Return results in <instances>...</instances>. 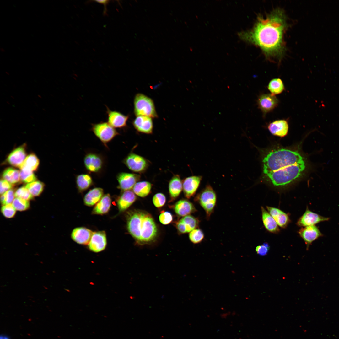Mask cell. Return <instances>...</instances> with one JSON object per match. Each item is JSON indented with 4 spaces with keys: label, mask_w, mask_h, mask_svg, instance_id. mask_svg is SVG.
Masks as SVG:
<instances>
[{
    "label": "cell",
    "mask_w": 339,
    "mask_h": 339,
    "mask_svg": "<svg viewBox=\"0 0 339 339\" xmlns=\"http://www.w3.org/2000/svg\"><path fill=\"white\" fill-rule=\"evenodd\" d=\"M287 25L283 10L277 8L259 16L252 28L241 36L260 48L267 58L280 60L285 51L283 38Z\"/></svg>",
    "instance_id": "1"
},
{
    "label": "cell",
    "mask_w": 339,
    "mask_h": 339,
    "mask_svg": "<svg viewBox=\"0 0 339 339\" xmlns=\"http://www.w3.org/2000/svg\"><path fill=\"white\" fill-rule=\"evenodd\" d=\"M263 172L272 184L284 187L295 181L306 168L304 157L297 151L281 148L269 152L262 160Z\"/></svg>",
    "instance_id": "2"
},
{
    "label": "cell",
    "mask_w": 339,
    "mask_h": 339,
    "mask_svg": "<svg viewBox=\"0 0 339 339\" xmlns=\"http://www.w3.org/2000/svg\"><path fill=\"white\" fill-rule=\"evenodd\" d=\"M126 220L128 232L138 245L150 244L155 240L158 228L149 213L139 210L130 211L127 213Z\"/></svg>",
    "instance_id": "3"
},
{
    "label": "cell",
    "mask_w": 339,
    "mask_h": 339,
    "mask_svg": "<svg viewBox=\"0 0 339 339\" xmlns=\"http://www.w3.org/2000/svg\"><path fill=\"white\" fill-rule=\"evenodd\" d=\"M134 112L137 116L158 117L153 101L147 96L142 94H137L134 98Z\"/></svg>",
    "instance_id": "4"
},
{
    "label": "cell",
    "mask_w": 339,
    "mask_h": 339,
    "mask_svg": "<svg viewBox=\"0 0 339 339\" xmlns=\"http://www.w3.org/2000/svg\"><path fill=\"white\" fill-rule=\"evenodd\" d=\"M195 199L205 211L207 218L209 219L213 212L217 201L216 194L213 188L209 184L207 185Z\"/></svg>",
    "instance_id": "5"
},
{
    "label": "cell",
    "mask_w": 339,
    "mask_h": 339,
    "mask_svg": "<svg viewBox=\"0 0 339 339\" xmlns=\"http://www.w3.org/2000/svg\"><path fill=\"white\" fill-rule=\"evenodd\" d=\"M92 130L105 147L107 144L119 135L115 128L108 122L93 124Z\"/></svg>",
    "instance_id": "6"
},
{
    "label": "cell",
    "mask_w": 339,
    "mask_h": 339,
    "mask_svg": "<svg viewBox=\"0 0 339 339\" xmlns=\"http://www.w3.org/2000/svg\"><path fill=\"white\" fill-rule=\"evenodd\" d=\"M123 163L131 170L139 173L144 172L149 166L146 159L133 153H129L123 159Z\"/></svg>",
    "instance_id": "7"
},
{
    "label": "cell",
    "mask_w": 339,
    "mask_h": 339,
    "mask_svg": "<svg viewBox=\"0 0 339 339\" xmlns=\"http://www.w3.org/2000/svg\"><path fill=\"white\" fill-rule=\"evenodd\" d=\"M330 218L321 216L310 210L307 207L303 215L299 219L296 224L299 227L315 225L321 222L328 221Z\"/></svg>",
    "instance_id": "8"
},
{
    "label": "cell",
    "mask_w": 339,
    "mask_h": 339,
    "mask_svg": "<svg viewBox=\"0 0 339 339\" xmlns=\"http://www.w3.org/2000/svg\"><path fill=\"white\" fill-rule=\"evenodd\" d=\"M84 164L87 170L91 173H97L103 168V158L99 154L89 153L86 154L83 159Z\"/></svg>",
    "instance_id": "9"
},
{
    "label": "cell",
    "mask_w": 339,
    "mask_h": 339,
    "mask_svg": "<svg viewBox=\"0 0 339 339\" xmlns=\"http://www.w3.org/2000/svg\"><path fill=\"white\" fill-rule=\"evenodd\" d=\"M298 233L305 242L307 250L313 242L323 235L316 225L302 227L298 231Z\"/></svg>",
    "instance_id": "10"
},
{
    "label": "cell",
    "mask_w": 339,
    "mask_h": 339,
    "mask_svg": "<svg viewBox=\"0 0 339 339\" xmlns=\"http://www.w3.org/2000/svg\"><path fill=\"white\" fill-rule=\"evenodd\" d=\"M277 98L271 94H262L260 95L257 100L259 108L262 111L264 116L272 110L278 105Z\"/></svg>",
    "instance_id": "11"
},
{
    "label": "cell",
    "mask_w": 339,
    "mask_h": 339,
    "mask_svg": "<svg viewBox=\"0 0 339 339\" xmlns=\"http://www.w3.org/2000/svg\"><path fill=\"white\" fill-rule=\"evenodd\" d=\"M140 178V175L137 174L123 172L119 173L116 175L119 184L118 187L123 191L130 190Z\"/></svg>",
    "instance_id": "12"
},
{
    "label": "cell",
    "mask_w": 339,
    "mask_h": 339,
    "mask_svg": "<svg viewBox=\"0 0 339 339\" xmlns=\"http://www.w3.org/2000/svg\"><path fill=\"white\" fill-rule=\"evenodd\" d=\"M202 179V176L195 175L188 177L184 180L183 189L186 197L189 199L195 194Z\"/></svg>",
    "instance_id": "13"
},
{
    "label": "cell",
    "mask_w": 339,
    "mask_h": 339,
    "mask_svg": "<svg viewBox=\"0 0 339 339\" xmlns=\"http://www.w3.org/2000/svg\"><path fill=\"white\" fill-rule=\"evenodd\" d=\"M106 244V234L102 231L94 232L88 245L91 251L98 252L104 250Z\"/></svg>",
    "instance_id": "14"
},
{
    "label": "cell",
    "mask_w": 339,
    "mask_h": 339,
    "mask_svg": "<svg viewBox=\"0 0 339 339\" xmlns=\"http://www.w3.org/2000/svg\"><path fill=\"white\" fill-rule=\"evenodd\" d=\"M199 220L191 215L184 217L176 224V227L181 234L190 232L198 226Z\"/></svg>",
    "instance_id": "15"
},
{
    "label": "cell",
    "mask_w": 339,
    "mask_h": 339,
    "mask_svg": "<svg viewBox=\"0 0 339 339\" xmlns=\"http://www.w3.org/2000/svg\"><path fill=\"white\" fill-rule=\"evenodd\" d=\"M133 126L138 132L147 134L152 133L153 129L152 118L145 116H139L133 121Z\"/></svg>",
    "instance_id": "16"
},
{
    "label": "cell",
    "mask_w": 339,
    "mask_h": 339,
    "mask_svg": "<svg viewBox=\"0 0 339 339\" xmlns=\"http://www.w3.org/2000/svg\"><path fill=\"white\" fill-rule=\"evenodd\" d=\"M108 122L115 128H123L126 126L129 116L107 108Z\"/></svg>",
    "instance_id": "17"
},
{
    "label": "cell",
    "mask_w": 339,
    "mask_h": 339,
    "mask_svg": "<svg viewBox=\"0 0 339 339\" xmlns=\"http://www.w3.org/2000/svg\"><path fill=\"white\" fill-rule=\"evenodd\" d=\"M94 232L85 227H77L73 230L71 238L73 240L78 244L88 245Z\"/></svg>",
    "instance_id": "18"
},
{
    "label": "cell",
    "mask_w": 339,
    "mask_h": 339,
    "mask_svg": "<svg viewBox=\"0 0 339 339\" xmlns=\"http://www.w3.org/2000/svg\"><path fill=\"white\" fill-rule=\"evenodd\" d=\"M288 128V122L284 119L275 120L270 123L268 126V129L272 134L281 137L287 135Z\"/></svg>",
    "instance_id": "19"
},
{
    "label": "cell",
    "mask_w": 339,
    "mask_h": 339,
    "mask_svg": "<svg viewBox=\"0 0 339 339\" xmlns=\"http://www.w3.org/2000/svg\"><path fill=\"white\" fill-rule=\"evenodd\" d=\"M266 207L278 226L282 228L287 227L291 221L288 214L277 208L268 206Z\"/></svg>",
    "instance_id": "20"
},
{
    "label": "cell",
    "mask_w": 339,
    "mask_h": 339,
    "mask_svg": "<svg viewBox=\"0 0 339 339\" xmlns=\"http://www.w3.org/2000/svg\"><path fill=\"white\" fill-rule=\"evenodd\" d=\"M26 156L25 148L21 146L14 149L9 154L7 161L12 166L20 169L26 158Z\"/></svg>",
    "instance_id": "21"
},
{
    "label": "cell",
    "mask_w": 339,
    "mask_h": 339,
    "mask_svg": "<svg viewBox=\"0 0 339 339\" xmlns=\"http://www.w3.org/2000/svg\"><path fill=\"white\" fill-rule=\"evenodd\" d=\"M137 197L131 191H124L119 198L117 204L120 212H123L128 208L136 201Z\"/></svg>",
    "instance_id": "22"
},
{
    "label": "cell",
    "mask_w": 339,
    "mask_h": 339,
    "mask_svg": "<svg viewBox=\"0 0 339 339\" xmlns=\"http://www.w3.org/2000/svg\"><path fill=\"white\" fill-rule=\"evenodd\" d=\"M174 210L178 215L183 217L190 215L196 211L191 202L185 199L181 200L177 202L174 206Z\"/></svg>",
    "instance_id": "23"
},
{
    "label": "cell",
    "mask_w": 339,
    "mask_h": 339,
    "mask_svg": "<svg viewBox=\"0 0 339 339\" xmlns=\"http://www.w3.org/2000/svg\"><path fill=\"white\" fill-rule=\"evenodd\" d=\"M261 211L262 221L266 229L272 233H278L280 229L273 217L262 206L261 207Z\"/></svg>",
    "instance_id": "24"
},
{
    "label": "cell",
    "mask_w": 339,
    "mask_h": 339,
    "mask_svg": "<svg viewBox=\"0 0 339 339\" xmlns=\"http://www.w3.org/2000/svg\"><path fill=\"white\" fill-rule=\"evenodd\" d=\"M183 188L182 182L178 175H174L170 180L169 190L171 200L176 199L180 195Z\"/></svg>",
    "instance_id": "25"
},
{
    "label": "cell",
    "mask_w": 339,
    "mask_h": 339,
    "mask_svg": "<svg viewBox=\"0 0 339 339\" xmlns=\"http://www.w3.org/2000/svg\"><path fill=\"white\" fill-rule=\"evenodd\" d=\"M103 194V190L100 188L96 187L90 190L85 196L84 202L85 205L92 206L97 204L101 199Z\"/></svg>",
    "instance_id": "26"
},
{
    "label": "cell",
    "mask_w": 339,
    "mask_h": 339,
    "mask_svg": "<svg viewBox=\"0 0 339 339\" xmlns=\"http://www.w3.org/2000/svg\"><path fill=\"white\" fill-rule=\"evenodd\" d=\"M111 202L110 194H107L105 195L94 208L92 213L94 214L100 215L107 213L110 209Z\"/></svg>",
    "instance_id": "27"
},
{
    "label": "cell",
    "mask_w": 339,
    "mask_h": 339,
    "mask_svg": "<svg viewBox=\"0 0 339 339\" xmlns=\"http://www.w3.org/2000/svg\"><path fill=\"white\" fill-rule=\"evenodd\" d=\"M152 188L151 183L147 181L137 182L133 188L134 193L137 195L142 197L148 196L151 192Z\"/></svg>",
    "instance_id": "28"
},
{
    "label": "cell",
    "mask_w": 339,
    "mask_h": 339,
    "mask_svg": "<svg viewBox=\"0 0 339 339\" xmlns=\"http://www.w3.org/2000/svg\"><path fill=\"white\" fill-rule=\"evenodd\" d=\"M77 188L80 191H83L88 189L93 184L91 177L88 174H81L76 177Z\"/></svg>",
    "instance_id": "29"
},
{
    "label": "cell",
    "mask_w": 339,
    "mask_h": 339,
    "mask_svg": "<svg viewBox=\"0 0 339 339\" xmlns=\"http://www.w3.org/2000/svg\"><path fill=\"white\" fill-rule=\"evenodd\" d=\"M2 176L3 179L12 184L17 183L20 180V171L11 167L6 169L4 171Z\"/></svg>",
    "instance_id": "30"
},
{
    "label": "cell",
    "mask_w": 339,
    "mask_h": 339,
    "mask_svg": "<svg viewBox=\"0 0 339 339\" xmlns=\"http://www.w3.org/2000/svg\"><path fill=\"white\" fill-rule=\"evenodd\" d=\"M39 164V160L37 157L34 154L28 155L26 158L20 169H25L34 171L36 170Z\"/></svg>",
    "instance_id": "31"
},
{
    "label": "cell",
    "mask_w": 339,
    "mask_h": 339,
    "mask_svg": "<svg viewBox=\"0 0 339 339\" xmlns=\"http://www.w3.org/2000/svg\"><path fill=\"white\" fill-rule=\"evenodd\" d=\"M267 87L271 94L274 95L281 93L285 88L282 81L279 78L271 80L269 82Z\"/></svg>",
    "instance_id": "32"
},
{
    "label": "cell",
    "mask_w": 339,
    "mask_h": 339,
    "mask_svg": "<svg viewBox=\"0 0 339 339\" xmlns=\"http://www.w3.org/2000/svg\"><path fill=\"white\" fill-rule=\"evenodd\" d=\"M44 186V184L42 182L39 181H35L27 184L25 187L33 196H39L42 192Z\"/></svg>",
    "instance_id": "33"
},
{
    "label": "cell",
    "mask_w": 339,
    "mask_h": 339,
    "mask_svg": "<svg viewBox=\"0 0 339 339\" xmlns=\"http://www.w3.org/2000/svg\"><path fill=\"white\" fill-rule=\"evenodd\" d=\"M21 170L20 179L23 182L28 184L35 181L37 180L32 171L25 169Z\"/></svg>",
    "instance_id": "34"
},
{
    "label": "cell",
    "mask_w": 339,
    "mask_h": 339,
    "mask_svg": "<svg viewBox=\"0 0 339 339\" xmlns=\"http://www.w3.org/2000/svg\"><path fill=\"white\" fill-rule=\"evenodd\" d=\"M189 237L190 240L196 244L200 243L204 238L202 231L199 229H196L190 232Z\"/></svg>",
    "instance_id": "35"
},
{
    "label": "cell",
    "mask_w": 339,
    "mask_h": 339,
    "mask_svg": "<svg viewBox=\"0 0 339 339\" xmlns=\"http://www.w3.org/2000/svg\"><path fill=\"white\" fill-rule=\"evenodd\" d=\"M12 204L15 209L19 211L26 210L30 207V203L28 201L18 197L15 198Z\"/></svg>",
    "instance_id": "36"
},
{
    "label": "cell",
    "mask_w": 339,
    "mask_h": 339,
    "mask_svg": "<svg viewBox=\"0 0 339 339\" xmlns=\"http://www.w3.org/2000/svg\"><path fill=\"white\" fill-rule=\"evenodd\" d=\"M15 196L16 197L27 201L33 198V196L25 186H22L18 189L15 192Z\"/></svg>",
    "instance_id": "37"
},
{
    "label": "cell",
    "mask_w": 339,
    "mask_h": 339,
    "mask_svg": "<svg viewBox=\"0 0 339 339\" xmlns=\"http://www.w3.org/2000/svg\"><path fill=\"white\" fill-rule=\"evenodd\" d=\"M15 192L13 189L6 191L1 196V202L3 205L11 204L15 197Z\"/></svg>",
    "instance_id": "38"
},
{
    "label": "cell",
    "mask_w": 339,
    "mask_h": 339,
    "mask_svg": "<svg viewBox=\"0 0 339 339\" xmlns=\"http://www.w3.org/2000/svg\"><path fill=\"white\" fill-rule=\"evenodd\" d=\"M16 210L11 204L3 205L1 208L3 215L8 218H13L15 214Z\"/></svg>",
    "instance_id": "39"
},
{
    "label": "cell",
    "mask_w": 339,
    "mask_h": 339,
    "mask_svg": "<svg viewBox=\"0 0 339 339\" xmlns=\"http://www.w3.org/2000/svg\"><path fill=\"white\" fill-rule=\"evenodd\" d=\"M166 198L165 195L161 193L155 194L153 198V202L155 207L157 208L162 207L165 204Z\"/></svg>",
    "instance_id": "40"
},
{
    "label": "cell",
    "mask_w": 339,
    "mask_h": 339,
    "mask_svg": "<svg viewBox=\"0 0 339 339\" xmlns=\"http://www.w3.org/2000/svg\"><path fill=\"white\" fill-rule=\"evenodd\" d=\"M173 217L171 213L168 211H162L159 217L160 222L164 225H167L170 223L172 221Z\"/></svg>",
    "instance_id": "41"
},
{
    "label": "cell",
    "mask_w": 339,
    "mask_h": 339,
    "mask_svg": "<svg viewBox=\"0 0 339 339\" xmlns=\"http://www.w3.org/2000/svg\"><path fill=\"white\" fill-rule=\"evenodd\" d=\"M270 248L269 244L267 242H265L262 245L257 246L255 250L258 255L264 256L268 253Z\"/></svg>",
    "instance_id": "42"
},
{
    "label": "cell",
    "mask_w": 339,
    "mask_h": 339,
    "mask_svg": "<svg viewBox=\"0 0 339 339\" xmlns=\"http://www.w3.org/2000/svg\"><path fill=\"white\" fill-rule=\"evenodd\" d=\"M13 184L6 180L4 179H1L0 180V194H3L6 191L10 190Z\"/></svg>",
    "instance_id": "43"
},
{
    "label": "cell",
    "mask_w": 339,
    "mask_h": 339,
    "mask_svg": "<svg viewBox=\"0 0 339 339\" xmlns=\"http://www.w3.org/2000/svg\"><path fill=\"white\" fill-rule=\"evenodd\" d=\"M0 339H10L8 336H6L5 335H2L0 336Z\"/></svg>",
    "instance_id": "44"
}]
</instances>
